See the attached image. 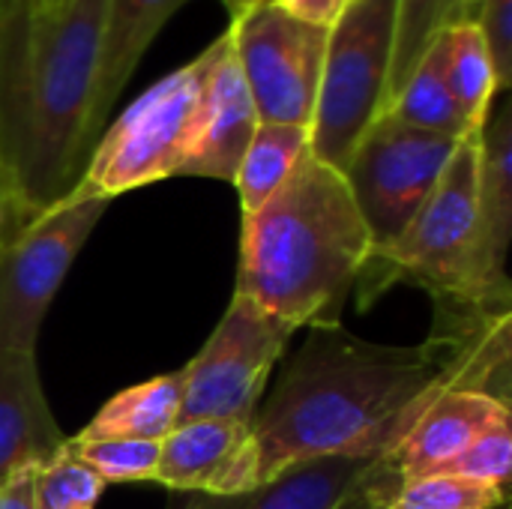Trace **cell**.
<instances>
[{
  "label": "cell",
  "instance_id": "3",
  "mask_svg": "<svg viewBox=\"0 0 512 509\" xmlns=\"http://www.w3.org/2000/svg\"><path fill=\"white\" fill-rule=\"evenodd\" d=\"M477 162L480 135L459 141L438 186L402 237L369 258L360 276L369 291H381L390 282H414L438 306L501 312L483 303L477 279Z\"/></svg>",
  "mask_w": 512,
  "mask_h": 509
},
{
  "label": "cell",
  "instance_id": "6",
  "mask_svg": "<svg viewBox=\"0 0 512 509\" xmlns=\"http://www.w3.org/2000/svg\"><path fill=\"white\" fill-rule=\"evenodd\" d=\"M459 141L414 129L381 114L354 147L342 177L372 240V255L390 249L438 186Z\"/></svg>",
  "mask_w": 512,
  "mask_h": 509
},
{
  "label": "cell",
  "instance_id": "4",
  "mask_svg": "<svg viewBox=\"0 0 512 509\" xmlns=\"http://www.w3.org/2000/svg\"><path fill=\"white\" fill-rule=\"evenodd\" d=\"M213 48L159 78L99 135L69 198L111 201L123 192L180 177L189 159Z\"/></svg>",
  "mask_w": 512,
  "mask_h": 509
},
{
  "label": "cell",
  "instance_id": "11",
  "mask_svg": "<svg viewBox=\"0 0 512 509\" xmlns=\"http://www.w3.org/2000/svg\"><path fill=\"white\" fill-rule=\"evenodd\" d=\"M153 483L171 492L228 498L261 483L258 444L249 420L180 423L162 444Z\"/></svg>",
  "mask_w": 512,
  "mask_h": 509
},
{
  "label": "cell",
  "instance_id": "15",
  "mask_svg": "<svg viewBox=\"0 0 512 509\" xmlns=\"http://www.w3.org/2000/svg\"><path fill=\"white\" fill-rule=\"evenodd\" d=\"M512 417V408L495 402L486 393L474 390H441L414 420V426L402 435L396 450L390 453L393 468L402 483L426 474L444 471L456 462L477 435H483L498 420Z\"/></svg>",
  "mask_w": 512,
  "mask_h": 509
},
{
  "label": "cell",
  "instance_id": "16",
  "mask_svg": "<svg viewBox=\"0 0 512 509\" xmlns=\"http://www.w3.org/2000/svg\"><path fill=\"white\" fill-rule=\"evenodd\" d=\"M186 3L192 0H105L99 54V114L105 123L159 30Z\"/></svg>",
  "mask_w": 512,
  "mask_h": 509
},
{
  "label": "cell",
  "instance_id": "7",
  "mask_svg": "<svg viewBox=\"0 0 512 509\" xmlns=\"http://www.w3.org/2000/svg\"><path fill=\"white\" fill-rule=\"evenodd\" d=\"M297 330L255 300L234 294L219 327L183 372L180 423L255 420L273 366ZM177 423V426H180Z\"/></svg>",
  "mask_w": 512,
  "mask_h": 509
},
{
  "label": "cell",
  "instance_id": "8",
  "mask_svg": "<svg viewBox=\"0 0 512 509\" xmlns=\"http://www.w3.org/2000/svg\"><path fill=\"white\" fill-rule=\"evenodd\" d=\"M108 204L66 198L0 243V351L36 354L42 318Z\"/></svg>",
  "mask_w": 512,
  "mask_h": 509
},
{
  "label": "cell",
  "instance_id": "2",
  "mask_svg": "<svg viewBox=\"0 0 512 509\" xmlns=\"http://www.w3.org/2000/svg\"><path fill=\"white\" fill-rule=\"evenodd\" d=\"M372 258L345 177L312 150L288 183L243 216L237 291L285 324L336 327Z\"/></svg>",
  "mask_w": 512,
  "mask_h": 509
},
{
  "label": "cell",
  "instance_id": "9",
  "mask_svg": "<svg viewBox=\"0 0 512 509\" xmlns=\"http://www.w3.org/2000/svg\"><path fill=\"white\" fill-rule=\"evenodd\" d=\"M228 36L258 120L312 126L327 27L291 15L276 0H258L231 18Z\"/></svg>",
  "mask_w": 512,
  "mask_h": 509
},
{
  "label": "cell",
  "instance_id": "10",
  "mask_svg": "<svg viewBox=\"0 0 512 509\" xmlns=\"http://www.w3.org/2000/svg\"><path fill=\"white\" fill-rule=\"evenodd\" d=\"M411 426L414 420L360 447L294 462L240 495H195L180 509H387L402 486L390 453Z\"/></svg>",
  "mask_w": 512,
  "mask_h": 509
},
{
  "label": "cell",
  "instance_id": "28",
  "mask_svg": "<svg viewBox=\"0 0 512 509\" xmlns=\"http://www.w3.org/2000/svg\"><path fill=\"white\" fill-rule=\"evenodd\" d=\"M0 509H36V471L0 486Z\"/></svg>",
  "mask_w": 512,
  "mask_h": 509
},
{
  "label": "cell",
  "instance_id": "13",
  "mask_svg": "<svg viewBox=\"0 0 512 509\" xmlns=\"http://www.w3.org/2000/svg\"><path fill=\"white\" fill-rule=\"evenodd\" d=\"M512 108L501 102L480 132L477 162V279L489 309H512Z\"/></svg>",
  "mask_w": 512,
  "mask_h": 509
},
{
  "label": "cell",
  "instance_id": "22",
  "mask_svg": "<svg viewBox=\"0 0 512 509\" xmlns=\"http://www.w3.org/2000/svg\"><path fill=\"white\" fill-rule=\"evenodd\" d=\"M63 456L75 459L81 468H87L102 486L108 483H153L156 462H159V444L147 441H120V438H66Z\"/></svg>",
  "mask_w": 512,
  "mask_h": 509
},
{
  "label": "cell",
  "instance_id": "12",
  "mask_svg": "<svg viewBox=\"0 0 512 509\" xmlns=\"http://www.w3.org/2000/svg\"><path fill=\"white\" fill-rule=\"evenodd\" d=\"M210 48L213 60L198 108L195 141L180 177H207L231 183L261 120L237 66L228 30L216 36Z\"/></svg>",
  "mask_w": 512,
  "mask_h": 509
},
{
  "label": "cell",
  "instance_id": "19",
  "mask_svg": "<svg viewBox=\"0 0 512 509\" xmlns=\"http://www.w3.org/2000/svg\"><path fill=\"white\" fill-rule=\"evenodd\" d=\"M306 153H309V126L258 123L231 180L237 186L243 216L267 204L288 183V177L297 171Z\"/></svg>",
  "mask_w": 512,
  "mask_h": 509
},
{
  "label": "cell",
  "instance_id": "1",
  "mask_svg": "<svg viewBox=\"0 0 512 509\" xmlns=\"http://www.w3.org/2000/svg\"><path fill=\"white\" fill-rule=\"evenodd\" d=\"M102 27L105 0H0V180L21 225L75 192L105 132Z\"/></svg>",
  "mask_w": 512,
  "mask_h": 509
},
{
  "label": "cell",
  "instance_id": "24",
  "mask_svg": "<svg viewBox=\"0 0 512 509\" xmlns=\"http://www.w3.org/2000/svg\"><path fill=\"white\" fill-rule=\"evenodd\" d=\"M510 468H512V417L498 420L483 435L471 441V447L450 462L438 474H456L483 486H495L501 492H510Z\"/></svg>",
  "mask_w": 512,
  "mask_h": 509
},
{
  "label": "cell",
  "instance_id": "26",
  "mask_svg": "<svg viewBox=\"0 0 512 509\" xmlns=\"http://www.w3.org/2000/svg\"><path fill=\"white\" fill-rule=\"evenodd\" d=\"M474 9H477L474 21L489 48L501 93H507L512 78V0H483Z\"/></svg>",
  "mask_w": 512,
  "mask_h": 509
},
{
  "label": "cell",
  "instance_id": "30",
  "mask_svg": "<svg viewBox=\"0 0 512 509\" xmlns=\"http://www.w3.org/2000/svg\"><path fill=\"white\" fill-rule=\"evenodd\" d=\"M219 3L228 9V15H231V18H237V15H243L252 3H258V0H219Z\"/></svg>",
  "mask_w": 512,
  "mask_h": 509
},
{
  "label": "cell",
  "instance_id": "18",
  "mask_svg": "<svg viewBox=\"0 0 512 509\" xmlns=\"http://www.w3.org/2000/svg\"><path fill=\"white\" fill-rule=\"evenodd\" d=\"M441 45H444V78L450 96L468 132L480 135L495 108V96L501 93V84L474 15L468 12L465 18L453 21L441 33Z\"/></svg>",
  "mask_w": 512,
  "mask_h": 509
},
{
  "label": "cell",
  "instance_id": "25",
  "mask_svg": "<svg viewBox=\"0 0 512 509\" xmlns=\"http://www.w3.org/2000/svg\"><path fill=\"white\" fill-rule=\"evenodd\" d=\"M102 483L69 456L36 471V509H96Z\"/></svg>",
  "mask_w": 512,
  "mask_h": 509
},
{
  "label": "cell",
  "instance_id": "14",
  "mask_svg": "<svg viewBox=\"0 0 512 509\" xmlns=\"http://www.w3.org/2000/svg\"><path fill=\"white\" fill-rule=\"evenodd\" d=\"M60 432L42 393L36 354L0 351V486L39 471L63 453Z\"/></svg>",
  "mask_w": 512,
  "mask_h": 509
},
{
  "label": "cell",
  "instance_id": "31",
  "mask_svg": "<svg viewBox=\"0 0 512 509\" xmlns=\"http://www.w3.org/2000/svg\"><path fill=\"white\" fill-rule=\"evenodd\" d=\"M27 6H33V9H57V6H63L66 0H24Z\"/></svg>",
  "mask_w": 512,
  "mask_h": 509
},
{
  "label": "cell",
  "instance_id": "32",
  "mask_svg": "<svg viewBox=\"0 0 512 509\" xmlns=\"http://www.w3.org/2000/svg\"><path fill=\"white\" fill-rule=\"evenodd\" d=\"M480 3H483V0H462V6H465V9H468V12H471V9H474V6H480Z\"/></svg>",
  "mask_w": 512,
  "mask_h": 509
},
{
  "label": "cell",
  "instance_id": "17",
  "mask_svg": "<svg viewBox=\"0 0 512 509\" xmlns=\"http://www.w3.org/2000/svg\"><path fill=\"white\" fill-rule=\"evenodd\" d=\"M183 405V372H168L135 387H126L114 399H108L96 417L78 432V438L102 441H147L162 444L180 423Z\"/></svg>",
  "mask_w": 512,
  "mask_h": 509
},
{
  "label": "cell",
  "instance_id": "23",
  "mask_svg": "<svg viewBox=\"0 0 512 509\" xmlns=\"http://www.w3.org/2000/svg\"><path fill=\"white\" fill-rule=\"evenodd\" d=\"M510 504V492L483 486L456 474H426L405 480L387 509H498Z\"/></svg>",
  "mask_w": 512,
  "mask_h": 509
},
{
  "label": "cell",
  "instance_id": "5",
  "mask_svg": "<svg viewBox=\"0 0 512 509\" xmlns=\"http://www.w3.org/2000/svg\"><path fill=\"white\" fill-rule=\"evenodd\" d=\"M396 42V0H348L327 30L309 150L339 174L381 117Z\"/></svg>",
  "mask_w": 512,
  "mask_h": 509
},
{
  "label": "cell",
  "instance_id": "29",
  "mask_svg": "<svg viewBox=\"0 0 512 509\" xmlns=\"http://www.w3.org/2000/svg\"><path fill=\"white\" fill-rule=\"evenodd\" d=\"M18 228H21V219H18V213L12 207V198H9V192H6V186L0 180V243H6Z\"/></svg>",
  "mask_w": 512,
  "mask_h": 509
},
{
  "label": "cell",
  "instance_id": "20",
  "mask_svg": "<svg viewBox=\"0 0 512 509\" xmlns=\"http://www.w3.org/2000/svg\"><path fill=\"white\" fill-rule=\"evenodd\" d=\"M384 114L396 117L405 126L438 132L456 141L474 138L450 96L447 78H444V45L441 36L426 48L414 72L405 78V84L396 90V96L387 102Z\"/></svg>",
  "mask_w": 512,
  "mask_h": 509
},
{
  "label": "cell",
  "instance_id": "33",
  "mask_svg": "<svg viewBox=\"0 0 512 509\" xmlns=\"http://www.w3.org/2000/svg\"><path fill=\"white\" fill-rule=\"evenodd\" d=\"M498 509H510V504H504V507H498Z\"/></svg>",
  "mask_w": 512,
  "mask_h": 509
},
{
  "label": "cell",
  "instance_id": "21",
  "mask_svg": "<svg viewBox=\"0 0 512 509\" xmlns=\"http://www.w3.org/2000/svg\"><path fill=\"white\" fill-rule=\"evenodd\" d=\"M465 15L468 9L462 6V0H396V42H393V63H390V84H387L384 108L396 96V90L405 84V78L414 72L426 48L453 21Z\"/></svg>",
  "mask_w": 512,
  "mask_h": 509
},
{
  "label": "cell",
  "instance_id": "27",
  "mask_svg": "<svg viewBox=\"0 0 512 509\" xmlns=\"http://www.w3.org/2000/svg\"><path fill=\"white\" fill-rule=\"evenodd\" d=\"M279 6H285L291 15L318 24V27H333V21L339 18V12L345 9L348 0H276Z\"/></svg>",
  "mask_w": 512,
  "mask_h": 509
}]
</instances>
